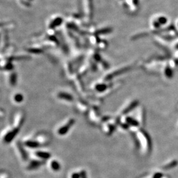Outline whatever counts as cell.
Masks as SVG:
<instances>
[{
    "mask_svg": "<svg viewBox=\"0 0 178 178\" xmlns=\"http://www.w3.org/2000/svg\"><path fill=\"white\" fill-rule=\"evenodd\" d=\"M74 123H75V120L74 119H71L70 121L68 122V123L66 124L65 125L62 126V127L58 130V134L60 136L65 135L70 130L72 126L74 125Z\"/></svg>",
    "mask_w": 178,
    "mask_h": 178,
    "instance_id": "cell-1",
    "label": "cell"
},
{
    "mask_svg": "<svg viewBox=\"0 0 178 178\" xmlns=\"http://www.w3.org/2000/svg\"><path fill=\"white\" fill-rule=\"evenodd\" d=\"M19 128L16 127L13 130L8 132L5 136V137H4V141L7 142V143L11 142L13 140V138L17 136L18 131H19Z\"/></svg>",
    "mask_w": 178,
    "mask_h": 178,
    "instance_id": "cell-2",
    "label": "cell"
},
{
    "mask_svg": "<svg viewBox=\"0 0 178 178\" xmlns=\"http://www.w3.org/2000/svg\"><path fill=\"white\" fill-rule=\"evenodd\" d=\"M63 19L61 17H55L53 19L50 20L49 23V28L50 30H53V28H56V27L61 26L62 23Z\"/></svg>",
    "mask_w": 178,
    "mask_h": 178,
    "instance_id": "cell-3",
    "label": "cell"
},
{
    "mask_svg": "<svg viewBox=\"0 0 178 178\" xmlns=\"http://www.w3.org/2000/svg\"><path fill=\"white\" fill-rule=\"evenodd\" d=\"M57 96L59 99H62V100H66L67 101H73L74 100L73 96L67 92H60L58 94Z\"/></svg>",
    "mask_w": 178,
    "mask_h": 178,
    "instance_id": "cell-4",
    "label": "cell"
},
{
    "mask_svg": "<svg viewBox=\"0 0 178 178\" xmlns=\"http://www.w3.org/2000/svg\"><path fill=\"white\" fill-rule=\"evenodd\" d=\"M36 156L39 158L43 159V160H47L50 158L51 154L45 151H37L36 152Z\"/></svg>",
    "mask_w": 178,
    "mask_h": 178,
    "instance_id": "cell-5",
    "label": "cell"
},
{
    "mask_svg": "<svg viewBox=\"0 0 178 178\" xmlns=\"http://www.w3.org/2000/svg\"><path fill=\"white\" fill-rule=\"evenodd\" d=\"M25 145L30 148L35 149L39 148V146H40V144H39L38 141H36L28 140L25 142Z\"/></svg>",
    "mask_w": 178,
    "mask_h": 178,
    "instance_id": "cell-6",
    "label": "cell"
},
{
    "mask_svg": "<svg viewBox=\"0 0 178 178\" xmlns=\"http://www.w3.org/2000/svg\"><path fill=\"white\" fill-rule=\"evenodd\" d=\"M51 168L53 171H58L61 168V165L57 160H53L50 164Z\"/></svg>",
    "mask_w": 178,
    "mask_h": 178,
    "instance_id": "cell-7",
    "label": "cell"
},
{
    "mask_svg": "<svg viewBox=\"0 0 178 178\" xmlns=\"http://www.w3.org/2000/svg\"><path fill=\"white\" fill-rule=\"evenodd\" d=\"M42 164V163L40 161H36V160H33L31 161L30 163V165H29V169H35L38 168L40 165Z\"/></svg>",
    "mask_w": 178,
    "mask_h": 178,
    "instance_id": "cell-8",
    "label": "cell"
},
{
    "mask_svg": "<svg viewBox=\"0 0 178 178\" xmlns=\"http://www.w3.org/2000/svg\"><path fill=\"white\" fill-rule=\"evenodd\" d=\"M13 99L15 102L20 103L22 102L23 100H24V97L21 94H16V95H14Z\"/></svg>",
    "mask_w": 178,
    "mask_h": 178,
    "instance_id": "cell-9",
    "label": "cell"
},
{
    "mask_svg": "<svg viewBox=\"0 0 178 178\" xmlns=\"http://www.w3.org/2000/svg\"><path fill=\"white\" fill-rule=\"evenodd\" d=\"M10 78L9 80V81L10 84L12 85H14L16 84V81H17V76L15 73H12L11 76H10Z\"/></svg>",
    "mask_w": 178,
    "mask_h": 178,
    "instance_id": "cell-10",
    "label": "cell"
},
{
    "mask_svg": "<svg viewBox=\"0 0 178 178\" xmlns=\"http://www.w3.org/2000/svg\"><path fill=\"white\" fill-rule=\"evenodd\" d=\"M71 178H81L80 173L74 172L71 175Z\"/></svg>",
    "mask_w": 178,
    "mask_h": 178,
    "instance_id": "cell-11",
    "label": "cell"
},
{
    "mask_svg": "<svg viewBox=\"0 0 178 178\" xmlns=\"http://www.w3.org/2000/svg\"><path fill=\"white\" fill-rule=\"evenodd\" d=\"M80 175H81V178H87V177H86V172L84 170H82L80 172Z\"/></svg>",
    "mask_w": 178,
    "mask_h": 178,
    "instance_id": "cell-12",
    "label": "cell"
}]
</instances>
